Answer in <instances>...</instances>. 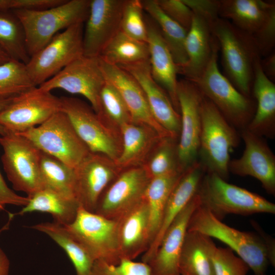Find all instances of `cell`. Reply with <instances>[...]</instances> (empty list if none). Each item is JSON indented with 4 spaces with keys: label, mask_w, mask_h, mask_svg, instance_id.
I'll return each mask as SVG.
<instances>
[{
    "label": "cell",
    "mask_w": 275,
    "mask_h": 275,
    "mask_svg": "<svg viewBox=\"0 0 275 275\" xmlns=\"http://www.w3.org/2000/svg\"><path fill=\"white\" fill-rule=\"evenodd\" d=\"M177 95L181 118L177 153L180 167L185 171L198 161L203 95L194 82L186 78L178 80Z\"/></svg>",
    "instance_id": "obj_14"
},
{
    "label": "cell",
    "mask_w": 275,
    "mask_h": 275,
    "mask_svg": "<svg viewBox=\"0 0 275 275\" xmlns=\"http://www.w3.org/2000/svg\"><path fill=\"white\" fill-rule=\"evenodd\" d=\"M177 143V138L166 137L154 147L142 166L151 179L184 172L179 166Z\"/></svg>",
    "instance_id": "obj_37"
},
{
    "label": "cell",
    "mask_w": 275,
    "mask_h": 275,
    "mask_svg": "<svg viewBox=\"0 0 275 275\" xmlns=\"http://www.w3.org/2000/svg\"><path fill=\"white\" fill-rule=\"evenodd\" d=\"M212 29L221 51L225 76L240 93L249 97L254 62L260 57L254 39L219 17L213 22Z\"/></svg>",
    "instance_id": "obj_2"
},
{
    "label": "cell",
    "mask_w": 275,
    "mask_h": 275,
    "mask_svg": "<svg viewBox=\"0 0 275 275\" xmlns=\"http://www.w3.org/2000/svg\"><path fill=\"white\" fill-rule=\"evenodd\" d=\"M16 95L0 96V112L11 102ZM7 133L6 129L0 124V136H4Z\"/></svg>",
    "instance_id": "obj_49"
},
{
    "label": "cell",
    "mask_w": 275,
    "mask_h": 275,
    "mask_svg": "<svg viewBox=\"0 0 275 275\" xmlns=\"http://www.w3.org/2000/svg\"><path fill=\"white\" fill-rule=\"evenodd\" d=\"M34 87L25 64L10 60L0 65V96L17 95Z\"/></svg>",
    "instance_id": "obj_39"
},
{
    "label": "cell",
    "mask_w": 275,
    "mask_h": 275,
    "mask_svg": "<svg viewBox=\"0 0 275 275\" xmlns=\"http://www.w3.org/2000/svg\"><path fill=\"white\" fill-rule=\"evenodd\" d=\"M241 138L245 147L242 156L230 160L229 173L249 176L258 180L265 190L275 195V156L261 136L242 129Z\"/></svg>",
    "instance_id": "obj_19"
},
{
    "label": "cell",
    "mask_w": 275,
    "mask_h": 275,
    "mask_svg": "<svg viewBox=\"0 0 275 275\" xmlns=\"http://www.w3.org/2000/svg\"><path fill=\"white\" fill-rule=\"evenodd\" d=\"M252 38L260 57H266L273 51L275 44V9L271 11L260 30Z\"/></svg>",
    "instance_id": "obj_44"
},
{
    "label": "cell",
    "mask_w": 275,
    "mask_h": 275,
    "mask_svg": "<svg viewBox=\"0 0 275 275\" xmlns=\"http://www.w3.org/2000/svg\"><path fill=\"white\" fill-rule=\"evenodd\" d=\"M274 9V1L220 0L218 16L253 37Z\"/></svg>",
    "instance_id": "obj_27"
},
{
    "label": "cell",
    "mask_w": 275,
    "mask_h": 275,
    "mask_svg": "<svg viewBox=\"0 0 275 275\" xmlns=\"http://www.w3.org/2000/svg\"><path fill=\"white\" fill-rule=\"evenodd\" d=\"M61 110L60 97L34 87L14 96L0 112V124L8 132L20 133L41 125Z\"/></svg>",
    "instance_id": "obj_13"
},
{
    "label": "cell",
    "mask_w": 275,
    "mask_h": 275,
    "mask_svg": "<svg viewBox=\"0 0 275 275\" xmlns=\"http://www.w3.org/2000/svg\"><path fill=\"white\" fill-rule=\"evenodd\" d=\"M141 1L144 10L147 12L158 25L162 38L172 55L178 71L187 61L185 47L187 32L165 14L155 0Z\"/></svg>",
    "instance_id": "obj_32"
},
{
    "label": "cell",
    "mask_w": 275,
    "mask_h": 275,
    "mask_svg": "<svg viewBox=\"0 0 275 275\" xmlns=\"http://www.w3.org/2000/svg\"><path fill=\"white\" fill-rule=\"evenodd\" d=\"M200 205L222 221L229 214L275 213V204L259 195L228 183L214 173L204 174L198 188Z\"/></svg>",
    "instance_id": "obj_5"
},
{
    "label": "cell",
    "mask_w": 275,
    "mask_h": 275,
    "mask_svg": "<svg viewBox=\"0 0 275 275\" xmlns=\"http://www.w3.org/2000/svg\"><path fill=\"white\" fill-rule=\"evenodd\" d=\"M200 204L196 193L165 232L155 254L146 263L153 275H180L179 262L188 223Z\"/></svg>",
    "instance_id": "obj_20"
},
{
    "label": "cell",
    "mask_w": 275,
    "mask_h": 275,
    "mask_svg": "<svg viewBox=\"0 0 275 275\" xmlns=\"http://www.w3.org/2000/svg\"><path fill=\"white\" fill-rule=\"evenodd\" d=\"M266 275V274H265Z\"/></svg>",
    "instance_id": "obj_51"
},
{
    "label": "cell",
    "mask_w": 275,
    "mask_h": 275,
    "mask_svg": "<svg viewBox=\"0 0 275 275\" xmlns=\"http://www.w3.org/2000/svg\"><path fill=\"white\" fill-rule=\"evenodd\" d=\"M126 0H91L84 28V56L99 57L121 29Z\"/></svg>",
    "instance_id": "obj_18"
},
{
    "label": "cell",
    "mask_w": 275,
    "mask_h": 275,
    "mask_svg": "<svg viewBox=\"0 0 275 275\" xmlns=\"http://www.w3.org/2000/svg\"><path fill=\"white\" fill-rule=\"evenodd\" d=\"M103 62L118 66L132 65L149 60L147 42L135 40L121 30L99 56Z\"/></svg>",
    "instance_id": "obj_34"
},
{
    "label": "cell",
    "mask_w": 275,
    "mask_h": 275,
    "mask_svg": "<svg viewBox=\"0 0 275 275\" xmlns=\"http://www.w3.org/2000/svg\"><path fill=\"white\" fill-rule=\"evenodd\" d=\"M96 114L103 122L119 131L122 125L132 122L130 113L120 93L106 79L100 93Z\"/></svg>",
    "instance_id": "obj_38"
},
{
    "label": "cell",
    "mask_w": 275,
    "mask_h": 275,
    "mask_svg": "<svg viewBox=\"0 0 275 275\" xmlns=\"http://www.w3.org/2000/svg\"><path fill=\"white\" fill-rule=\"evenodd\" d=\"M262 69L266 76L272 81L275 79V53L274 50L270 54L260 59Z\"/></svg>",
    "instance_id": "obj_47"
},
{
    "label": "cell",
    "mask_w": 275,
    "mask_h": 275,
    "mask_svg": "<svg viewBox=\"0 0 275 275\" xmlns=\"http://www.w3.org/2000/svg\"><path fill=\"white\" fill-rule=\"evenodd\" d=\"M18 134L29 140L40 151L73 169L91 153L61 110L41 125Z\"/></svg>",
    "instance_id": "obj_7"
},
{
    "label": "cell",
    "mask_w": 275,
    "mask_h": 275,
    "mask_svg": "<svg viewBox=\"0 0 275 275\" xmlns=\"http://www.w3.org/2000/svg\"><path fill=\"white\" fill-rule=\"evenodd\" d=\"M28 202V197L17 195L8 186L0 172V211L5 210L7 205L23 207Z\"/></svg>",
    "instance_id": "obj_45"
},
{
    "label": "cell",
    "mask_w": 275,
    "mask_h": 275,
    "mask_svg": "<svg viewBox=\"0 0 275 275\" xmlns=\"http://www.w3.org/2000/svg\"><path fill=\"white\" fill-rule=\"evenodd\" d=\"M11 59L9 58V57L1 49H0V65L8 62Z\"/></svg>",
    "instance_id": "obj_50"
},
{
    "label": "cell",
    "mask_w": 275,
    "mask_h": 275,
    "mask_svg": "<svg viewBox=\"0 0 275 275\" xmlns=\"http://www.w3.org/2000/svg\"><path fill=\"white\" fill-rule=\"evenodd\" d=\"M116 220L121 259L134 260L145 253L151 239L149 211L145 198Z\"/></svg>",
    "instance_id": "obj_23"
},
{
    "label": "cell",
    "mask_w": 275,
    "mask_h": 275,
    "mask_svg": "<svg viewBox=\"0 0 275 275\" xmlns=\"http://www.w3.org/2000/svg\"><path fill=\"white\" fill-rule=\"evenodd\" d=\"M90 275H153L149 265L143 262L122 258L116 265L97 260L93 264Z\"/></svg>",
    "instance_id": "obj_42"
},
{
    "label": "cell",
    "mask_w": 275,
    "mask_h": 275,
    "mask_svg": "<svg viewBox=\"0 0 275 275\" xmlns=\"http://www.w3.org/2000/svg\"><path fill=\"white\" fill-rule=\"evenodd\" d=\"M84 23L80 22L58 33L30 57L25 66L36 86H39L84 55Z\"/></svg>",
    "instance_id": "obj_10"
},
{
    "label": "cell",
    "mask_w": 275,
    "mask_h": 275,
    "mask_svg": "<svg viewBox=\"0 0 275 275\" xmlns=\"http://www.w3.org/2000/svg\"><path fill=\"white\" fill-rule=\"evenodd\" d=\"M187 230L222 241L247 264L255 275L266 274L270 263L266 243L261 236L226 225L200 204L190 217Z\"/></svg>",
    "instance_id": "obj_3"
},
{
    "label": "cell",
    "mask_w": 275,
    "mask_h": 275,
    "mask_svg": "<svg viewBox=\"0 0 275 275\" xmlns=\"http://www.w3.org/2000/svg\"><path fill=\"white\" fill-rule=\"evenodd\" d=\"M4 171L13 188L30 197L43 189L40 172V151L22 135L8 132L0 136Z\"/></svg>",
    "instance_id": "obj_9"
},
{
    "label": "cell",
    "mask_w": 275,
    "mask_h": 275,
    "mask_svg": "<svg viewBox=\"0 0 275 275\" xmlns=\"http://www.w3.org/2000/svg\"><path fill=\"white\" fill-rule=\"evenodd\" d=\"M161 10L169 17L188 32L193 16L192 10L182 0H155Z\"/></svg>",
    "instance_id": "obj_43"
},
{
    "label": "cell",
    "mask_w": 275,
    "mask_h": 275,
    "mask_svg": "<svg viewBox=\"0 0 275 275\" xmlns=\"http://www.w3.org/2000/svg\"><path fill=\"white\" fill-rule=\"evenodd\" d=\"M258 57L254 64L253 93L257 109L246 128L260 136L272 138L275 130V85L263 72Z\"/></svg>",
    "instance_id": "obj_26"
},
{
    "label": "cell",
    "mask_w": 275,
    "mask_h": 275,
    "mask_svg": "<svg viewBox=\"0 0 275 275\" xmlns=\"http://www.w3.org/2000/svg\"><path fill=\"white\" fill-rule=\"evenodd\" d=\"M205 172L198 160L184 172L170 195L159 229L149 248L143 254L142 262L146 263L155 254L166 231L196 194Z\"/></svg>",
    "instance_id": "obj_25"
},
{
    "label": "cell",
    "mask_w": 275,
    "mask_h": 275,
    "mask_svg": "<svg viewBox=\"0 0 275 275\" xmlns=\"http://www.w3.org/2000/svg\"><path fill=\"white\" fill-rule=\"evenodd\" d=\"M105 81L99 57L83 55L38 87L45 91L61 89L71 94L81 95L89 101L97 113L100 93Z\"/></svg>",
    "instance_id": "obj_15"
},
{
    "label": "cell",
    "mask_w": 275,
    "mask_h": 275,
    "mask_svg": "<svg viewBox=\"0 0 275 275\" xmlns=\"http://www.w3.org/2000/svg\"><path fill=\"white\" fill-rule=\"evenodd\" d=\"M201 128L198 157L205 172L227 180L230 153L239 141L233 126L204 95L201 108Z\"/></svg>",
    "instance_id": "obj_4"
},
{
    "label": "cell",
    "mask_w": 275,
    "mask_h": 275,
    "mask_svg": "<svg viewBox=\"0 0 275 275\" xmlns=\"http://www.w3.org/2000/svg\"><path fill=\"white\" fill-rule=\"evenodd\" d=\"M34 5L33 0H0V12L17 9H31Z\"/></svg>",
    "instance_id": "obj_46"
},
{
    "label": "cell",
    "mask_w": 275,
    "mask_h": 275,
    "mask_svg": "<svg viewBox=\"0 0 275 275\" xmlns=\"http://www.w3.org/2000/svg\"><path fill=\"white\" fill-rule=\"evenodd\" d=\"M13 217V215L11 213H9V221L7 224L0 229V234L3 231L8 229L10 221ZM9 260L5 253L0 247V275H9Z\"/></svg>",
    "instance_id": "obj_48"
},
{
    "label": "cell",
    "mask_w": 275,
    "mask_h": 275,
    "mask_svg": "<svg viewBox=\"0 0 275 275\" xmlns=\"http://www.w3.org/2000/svg\"><path fill=\"white\" fill-rule=\"evenodd\" d=\"M28 197L27 204L18 213L13 214L14 216L33 212L48 213L55 222L68 226L74 220L80 207L75 198L46 188Z\"/></svg>",
    "instance_id": "obj_30"
},
{
    "label": "cell",
    "mask_w": 275,
    "mask_h": 275,
    "mask_svg": "<svg viewBox=\"0 0 275 275\" xmlns=\"http://www.w3.org/2000/svg\"><path fill=\"white\" fill-rule=\"evenodd\" d=\"M99 60L105 79L120 93L130 113L132 122L151 127L162 138H175L154 119L145 93L138 81L123 68L107 64L100 58Z\"/></svg>",
    "instance_id": "obj_22"
},
{
    "label": "cell",
    "mask_w": 275,
    "mask_h": 275,
    "mask_svg": "<svg viewBox=\"0 0 275 275\" xmlns=\"http://www.w3.org/2000/svg\"><path fill=\"white\" fill-rule=\"evenodd\" d=\"M94 260L118 264L120 256L116 220L79 207L74 220L66 226Z\"/></svg>",
    "instance_id": "obj_12"
},
{
    "label": "cell",
    "mask_w": 275,
    "mask_h": 275,
    "mask_svg": "<svg viewBox=\"0 0 275 275\" xmlns=\"http://www.w3.org/2000/svg\"><path fill=\"white\" fill-rule=\"evenodd\" d=\"M215 275H247V264L230 248L216 247L212 254Z\"/></svg>",
    "instance_id": "obj_41"
},
{
    "label": "cell",
    "mask_w": 275,
    "mask_h": 275,
    "mask_svg": "<svg viewBox=\"0 0 275 275\" xmlns=\"http://www.w3.org/2000/svg\"><path fill=\"white\" fill-rule=\"evenodd\" d=\"M119 67L129 73L140 85L155 121L178 139L181 128L180 115L175 109L166 92L152 77L149 60Z\"/></svg>",
    "instance_id": "obj_21"
},
{
    "label": "cell",
    "mask_w": 275,
    "mask_h": 275,
    "mask_svg": "<svg viewBox=\"0 0 275 275\" xmlns=\"http://www.w3.org/2000/svg\"><path fill=\"white\" fill-rule=\"evenodd\" d=\"M120 132L122 150L115 162L122 171L142 166L162 138L151 127L132 122L122 125Z\"/></svg>",
    "instance_id": "obj_28"
},
{
    "label": "cell",
    "mask_w": 275,
    "mask_h": 275,
    "mask_svg": "<svg viewBox=\"0 0 275 275\" xmlns=\"http://www.w3.org/2000/svg\"><path fill=\"white\" fill-rule=\"evenodd\" d=\"M74 170V197L80 206L92 212L103 191L122 171L114 160L92 152Z\"/></svg>",
    "instance_id": "obj_17"
},
{
    "label": "cell",
    "mask_w": 275,
    "mask_h": 275,
    "mask_svg": "<svg viewBox=\"0 0 275 275\" xmlns=\"http://www.w3.org/2000/svg\"><path fill=\"white\" fill-rule=\"evenodd\" d=\"M40 172L43 189H50L75 198L73 168L57 158L40 151Z\"/></svg>",
    "instance_id": "obj_35"
},
{
    "label": "cell",
    "mask_w": 275,
    "mask_h": 275,
    "mask_svg": "<svg viewBox=\"0 0 275 275\" xmlns=\"http://www.w3.org/2000/svg\"><path fill=\"white\" fill-rule=\"evenodd\" d=\"M32 228L47 235L64 250L74 266L76 275L90 274L94 260L67 226L55 222H44Z\"/></svg>",
    "instance_id": "obj_31"
},
{
    "label": "cell",
    "mask_w": 275,
    "mask_h": 275,
    "mask_svg": "<svg viewBox=\"0 0 275 275\" xmlns=\"http://www.w3.org/2000/svg\"><path fill=\"white\" fill-rule=\"evenodd\" d=\"M190 9L193 20L185 42L187 61L178 70V74L193 81L203 72L218 45L212 28L213 22L219 16L217 6L210 2L195 4Z\"/></svg>",
    "instance_id": "obj_11"
},
{
    "label": "cell",
    "mask_w": 275,
    "mask_h": 275,
    "mask_svg": "<svg viewBox=\"0 0 275 275\" xmlns=\"http://www.w3.org/2000/svg\"><path fill=\"white\" fill-rule=\"evenodd\" d=\"M215 247L211 237L187 230L179 259L180 275H215L212 258Z\"/></svg>",
    "instance_id": "obj_29"
},
{
    "label": "cell",
    "mask_w": 275,
    "mask_h": 275,
    "mask_svg": "<svg viewBox=\"0 0 275 275\" xmlns=\"http://www.w3.org/2000/svg\"><path fill=\"white\" fill-rule=\"evenodd\" d=\"M145 19L152 77L166 92L175 109L179 113L177 95V66L157 24L151 17Z\"/></svg>",
    "instance_id": "obj_24"
},
{
    "label": "cell",
    "mask_w": 275,
    "mask_h": 275,
    "mask_svg": "<svg viewBox=\"0 0 275 275\" xmlns=\"http://www.w3.org/2000/svg\"><path fill=\"white\" fill-rule=\"evenodd\" d=\"M141 0H126L120 30L135 40L147 42V31Z\"/></svg>",
    "instance_id": "obj_40"
},
{
    "label": "cell",
    "mask_w": 275,
    "mask_h": 275,
    "mask_svg": "<svg viewBox=\"0 0 275 275\" xmlns=\"http://www.w3.org/2000/svg\"><path fill=\"white\" fill-rule=\"evenodd\" d=\"M91 0H66L45 9H17L13 12L20 20L25 34L30 57L47 45L59 31L86 21Z\"/></svg>",
    "instance_id": "obj_1"
},
{
    "label": "cell",
    "mask_w": 275,
    "mask_h": 275,
    "mask_svg": "<svg viewBox=\"0 0 275 275\" xmlns=\"http://www.w3.org/2000/svg\"><path fill=\"white\" fill-rule=\"evenodd\" d=\"M183 173L184 172H177L154 177L151 179L148 184L145 195V200L149 211L151 243L159 229L164 208L170 195Z\"/></svg>",
    "instance_id": "obj_33"
},
{
    "label": "cell",
    "mask_w": 275,
    "mask_h": 275,
    "mask_svg": "<svg viewBox=\"0 0 275 275\" xmlns=\"http://www.w3.org/2000/svg\"><path fill=\"white\" fill-rule=\"evenodd\" d=\"M219 45L201 74L193 81L233 126L246 127L253 117L254 103L249 97L240 93L219 71Z\"/></svg>",
    "instance_id": "obj_6"
},
{
    "label": "cell",
    "mask_w": 275,
    "mask_h": 275,
    "mask_svg": "<svg viewBox=\"0 0 275 275\" xmlns=\"http://www.w3.org/2000/svg\"><path fill=\"white\" fill-rule=\"evenodd\" d=\"M150 180L142 166L123 170L103 191L94 212L117 219L144 199Z\"/></svg>",
    "instance_id": "obj_16"
},
{
    "label": "cell",
    "mask_w": 275,
    "mask_h": 275,
    "mask_svg": "<svg viewBox=\"0 0 275 275\" xmlns=\"http://www.w3.org/2000/svg\"><path fill=\"white\" fill-rule=\"evenodd\" d=\"M0 49L11 60L24 64L30 60L23 26L12 11L0 12Z\"/></svg>",
    "instance_id": "obj_36"
},
{
    "label": "cell",
    "mask_w": 275,
    "mask_h": 275,
    "mask_svg": "<svg viewBox=\"0 0 275 275\" xmlns=\"http://www.w3.org/2000/svg\"><path fill=\"white\" fill-rule=\"evenodd\" d=\"M60 98L61 111L68 116L90 152L103 154L115 161L122 150L120 131L103 122L91 105L81 99L66 96Z\"/></svg>",
    "instance_id": "obj_8"
}]
</instances>
